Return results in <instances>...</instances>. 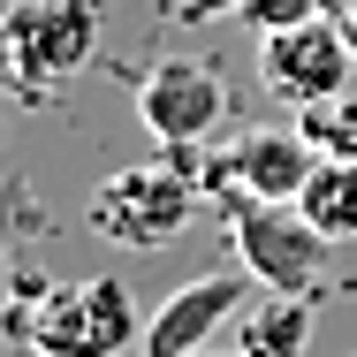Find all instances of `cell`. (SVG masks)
I'll return each mask as SVG.
<instances>
[{"mask_svg": "<svg viewBox=\"0 0 357 357\" xmlns=\"http://www.w3.org/2000/svg\"><path fill=\"white\" fill-rule=\"evenodd\" d=\"M23 335L38 357H122L144 335V319H137V296L114 274H76V282L31 289Z\"/></svg>", "mask_w": 357, "mask_h": 357, "instance_id": "obj_1", "label": "cell"}, {"mask_svg": "<svg viewBox=\"0 0 357 357\" xmlns=\"http://www.w3.org/2000/svg\"><path fill=\"white\" fill-rule=\"evenodd\" d=\"M99 46L91 0H0V84L8 91H54Z\"/></svg>", "mask_w": 357, "mask_h": 357, "instance_id": "obj_2", "label": "cell"}, {"mask_svg": "<svg viewBox=\"0 0 357 357\" xmlns=\"http://www.w3.org/2000/svg\"><path fill=\"white\" fill-rule=\"evenodd\" d=\"M228 236H236V266L274 296H319L327 282V236L304 220L296 198H228Z\"/></svg>", "mask_w": 357, "mask_h": 357, "instance_id": "obj_3", "label": "cell"}, {"mask_svg": "<svg viewBox=\"0 0 357 357\" xmlns=\"http://www.w3.org/2000/svg\"><path fill=\"white\" fill-rule=\"evenodd\" d=\"M190 213H198V183H190L183 167H167V160L122 167V175H107V183L91 190V228H99L107 243H122V251L175 243V236L190 228Z\"/></svg>", "mask_w": 357, "mask_h": 357, "instance_id": "obj_4", "label": "cell"}, {"mask_svg": "<svg viewBox=\"0 0 357 357\" xmlns=\"http://www.w3.org/2000/svg\"><path fill=\"white\" fill-rule=\"evenodd\" d=\"M137 122L160 144H175V152L206 144L228 122V76L206 54H160L144 69V84H137Z\"/></svg>", "mask_w": 357, "mask_h": 357, "instance_id": "obj_5", "label": "cell"}, {"mask_svg": "<svg viewBox=\"0 0 357 357\" xmlns=\"http://www.w3.org/2000/svg\"><path fill=\"white\" fill-rule=\"evenodd\" d=\"M350 31L342 23H296V31H266L259 38V84H266V99H282V107H319V99H335L342 84H350Z\"/></svg>", "mask_w": 357, "mask_h": 357, "instance_id": "obj_6", "label": "cell"}, {"mask_svg": "<svg viewBox=\"0 0 357 357\" xmlns=\"http://www.w3.org/2000/svg\"><path fill=\"white\" fill-rule=\"evenodd\" d=\"M251 289L259 282H251L243 266H228V274H198V282H183L175 296H160V312H144V357H198V350H213V327L251 304Z\"/></svg>", "mask_w": 357, "mask_h": 357, "instance_id": "obj_7", "label": "cell"}, {"mask_svg": "<svg viewBox=\"0 0 357 357\" xmlns=\"http://www.w3.org/2000/svg\"><path fill=\"white\" fill-rule=\"evenodd\" d=\"M312 167H319V152H312V137L304 130H236L228 137V152H220V175L243 190V198H296L304 183H312Z\"/></svg>", "mask_w": 357, "mask_h": 357, "instance_id": "obj_8", "label": "cell"}, {"mask_svg": "<svg viewBox=\"0 0 357 357\" xmlns=\"http://www.w3.org/2000/svg\"><path fill=\"white\" fill-rule=\"evenodd\" d=\"M304 342H312V296L259 289V296L236 312V350L243 357H304Z\"/></svg>", "mask_w": 357, "mask_h": 357, "instance_id": "obj_9", "label": "cell"}, {"mask_svg": "<svg viewBox=\"0 0 357 357\" xmlns=\"http://www.w3.org/2000/svg\"><path fill=\"white\" fill-rule=\"evenodd\" d=\"M296 206H304V220L327 243H350L357 236V160H319L312 183L296 190Z\"/></svg>", "mask_w": 357, "mask_h": 357, "instance_id": "obj_10", "label": "cell"}, {"mask_svg": "<svg viewBox=\"0 0 357 357\" xmlns=\"http://www.w3.org/2000/svg\"><path fill=\"white\" fill-rule=\"evenodd\" d=\"M296 130L312 137L319 160H357V84H342L335 99H319V107H304L296 114Z\"/></svg>", "mask_w": 357, "mask_h": 357, "instance_id": "obj_11", "label": "cell"}, {"mask_svg": "<svg viewBox=\"0 0 357 357\" xmlns=\"http://www.w3.org/2000/svg\"><path fill=\"white\" fill-rule=\"evenodd\" d=\"M236 15H243V23L266 38V31H296V23H319V15H335V0H243Z\"/></svg>", "mask_w": 357, "mask_h": 357, "instance_id": "obj_12", "label": "cell"}, {"mask_svg": "<svg viewBox=\"0 0 357 357\" xmlns=\"http://www.w3.org/2000/svg\"><path fill=\"white\" fill-rule=\"evenodd\" d=\"M236 8H243V0H183L190 23H206V15H236Z\"/></svg>", "mask_w": 357, "mask_h": 357, "instance_id": "obj_13", "label": "cell"}, {"mask_svg": "<svg viewBox=\"0 0 357 357\" xmlns=\"http://www.w3.org/2000/svg\"><path fill=\"white\" fill-rule=\"evenodd\" d=\"M198 357H243V350H236V342H228V350H198Z\"/></svg>", "mask_w": 357, "mask_h": 357, "instance_id": "obj_14", "label": "cell"}]
</instances>
